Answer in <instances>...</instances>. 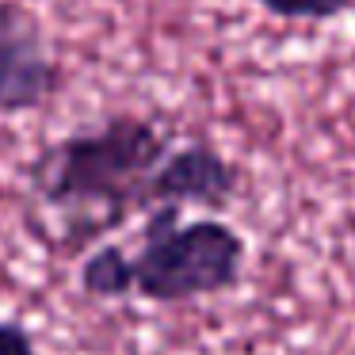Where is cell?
Instances as JSON below:
<instances>
[{
  "instance_id": "cell-3",
  "label": "cell",
  "mask_w": 355,
  "mask_h": 355,
  "mask_svg": "<svg viewBox=\"0 0 355 355\" xmlns=\"http://www.w3.org/2000/svg\"><path fill=\"white\" fill-rule=\"evenodd\" d=\"M62 85L42 27L16 4H0V115L35 111Z\"/></svg>"
},
{
  "instance_id": "cell-4",
  "label": "cell",
  "mask_w": 355,
  "mask_h": 355,
  "mask_svg": "<svg viewBox=\"0 0 355 355\" xmlns=\"http://www.w3.org/2000/svg\"><path fill=\"white\" fill-rule=\"evenodd\" d=\"M237 191V168L210 146H187L168 153V161L157 168L149 184V210L153 207H184V202H202V207H225Z\"/></svg>"
},
{
  "instance_id": "cell-2",
  "label": "cell",
  "mask_w": 355,
  "mask_h": 355,
  "mask_svg": "<svg viewBox=\"0 0 355 355\" xmlns=\"http://www.w3.org/2000/svg\"><path fill=\"white\" fill-rule=\"evenodd\" d=\"M134 291L149 302H191L237 286L245 237L218 218L180 222V207H153L130 256Z\"/></svg>"
},
{
  "instance_id": "cell-6",
  "label": "cell",
  "mask_w": 355,
  "mask_h": 355,
  "mask_svg": "<svg viewBox=\"0 0 355 355\" xmlns=\"http://www.w3.org/2000/svg\"><path fill=\"white\" fill-rule=\"evenodd\" d=\"M256 4L283 19H336L355 0H256Z\"/></svg>"
},
{
  "instance_id": "cell-5",
  "label": "cell",
  "mask_w": 355,
  "mask_h": 355,
  "mask_svg": "<svg viewBox=\"0 0 355 355\" xmlns=\"http://www.w3.org/2000/svg\"><path fill=\"white\" fill-rule=\"evenodd\" d=\"M80 286L92 298H123L134 291V268L130 256L119 245H103L80 263Z\"/></svg>"
},
{
  "instance_id": "cell-1",
  "label": "cell",
  "mask_w": 355,
  "mask_h": 355,
  "mask_svg": "<svg viewBox=\"0 0 355 355\" xmlns=\"http://www.w3.org/2000/svg\"><path fill=\"white\" fill-rule=\"evenodd\" d=\"M168 138L141 115H111L92 130L62 138L35 168L42 199L65 210L149 207V184L168 161Z\"/></svg>"
},
{
  "instance_id": "cell-7",
  "label": "cell",
  "mask_w": 355,
  "mask_h": 355,
  "mask_svg": "<svg viewBox=\"0 0 355 355\" xmlns=\"http://www.w3.org/2000/svg\"><path fill=\"white\" fill-rule=\"evenodd\" d=\"M0 355H39L31 332L19 321H0Z\"/></svg>"
}]
</instances>
